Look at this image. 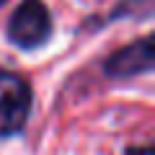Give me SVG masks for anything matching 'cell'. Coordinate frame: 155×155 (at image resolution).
Listing matches in <instances>:
<instances>
[{
    "instance_id": "5b68a950",
    "label": "cell",
    "mask_w": 155,
    "mask_h": 155,
    "mask_svg": "<svg viewBox=\"0 0 155 155\" xmlns=\"http://www.w3.org/2000/svg\"><path fill=\"white\" fill-rule=\"evenodd\" d=\"M3 3H5V0H0V5H3Z\"/></svg>"
},
{
    "instance_id": "3957f363",
    "label": "cell",
    "mask_w": 155,
    "mask_h": 155,
    "mask_svg": "<svg viewBox=\"0 0 155 155\" xmlns=\"http://www.w3.org/2000/svg\"><path fill=\"white\" fill-rule=\"evenodd\" d=\"M153 67V36H145L134 44L122 47L119 52L106 60V75L111 78H129L147 72Z\"/></svg>"
},
{
    "instance_id": "6da1fadb",
    "label": "cell",
    "mask_w": 155,
    "mask_h": 155,
    "mask_svg": "<svg viewBox=\"0 0 155 155\" xmlns=\"http://www.w3.org/2000/svg\"><path fill=\"white\" fill-rule=\"evenodd\" d=\"M31 111V88L16 72H0V137L23 129Z\"/></svg>"
},
{
    "instance_id": "277c9868",
    "label": "cell",
    "mask_w": 155,
    "mask_h": 155,
    "mask_svg": "<svg viewBox=\"0 0 155 155\" xmlns=\"http://www.w3.org/2000/svg\"><path fill=\"white\" fill-rule=\"evenodd\" d=\"M127 155H153V147H150V145H142V147H129Z\"/></svg>"
},
{
    "instance_id": "7a4b0ae2",
    "label": "cell",
    "mask_w": 155,
    "mask_h": 155,
    "mask_svg": "<svg viewBox=\"0 0 155 155\" xmlns=\"http://www.w3.org/2000/svg\"><path fill=\"white\" fill-rule=\"evenodd\" d=\"M52 31V18L49 11L41 0H23L13 11L11 23H8V36L13 44L31 49V47L44 44Z\"/></svg>"
}]
</instances>
